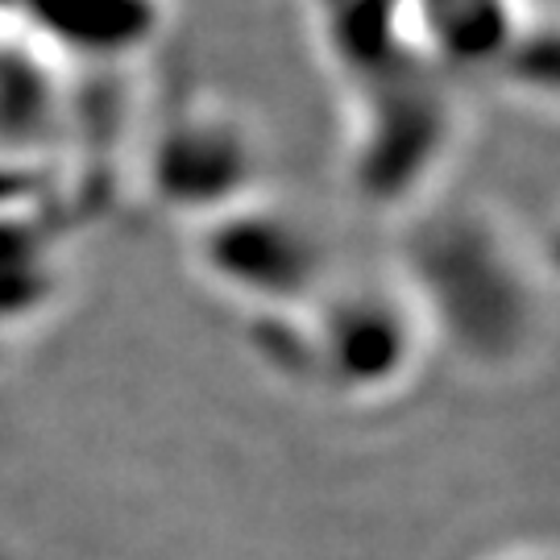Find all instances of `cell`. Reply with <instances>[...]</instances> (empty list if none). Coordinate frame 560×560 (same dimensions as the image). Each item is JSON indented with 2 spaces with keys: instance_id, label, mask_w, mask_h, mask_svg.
I'll use <instances>...</instances> for the list:
<instances>
[{
  "instance_id": "obj_1",
  "label": "cell",
  "mask_w": 560,
  "mask_h": 560,
  "mask_svg": "<svg viewBox=\"0 0 560 560\" xmlns=\"http://www.w3.org/2000/svg\"><path fill=\"white\" fill-rule=\"evenodd\" d=\"M203 261L224 287L279 303L307 291V275H316V245L295 217H282L270 203L254 208L237 200L221 208V221L208 229Z\"/></svg>"
},
{
  "instance_id": "obj_2",
  "label": "cell",
  "mask_w": 560,
  "mask_h": 560,
  "mask_svg": "<svg viewBox=\"0 0 560 560\" xmlns=\"http://www.w3.org/2000/svg\"><path fill=\"white\" fill-rule=\"evenodd\" d=\"M499 560H548V557H544V552H532V548H527V552H506V557H499Z\"/></svg>"
}]
</instances>
